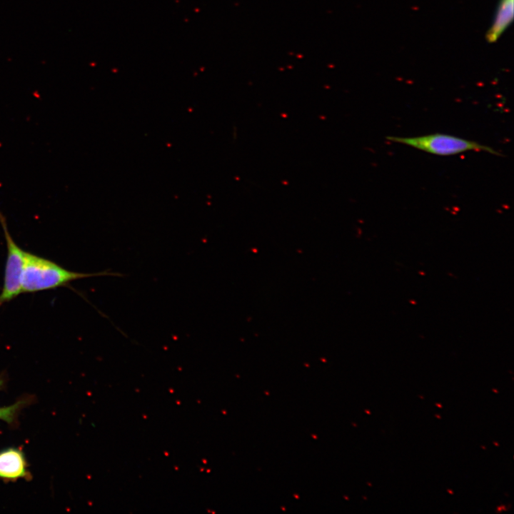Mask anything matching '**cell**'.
<instances>
[{"label":"cell","instance_id":"9c48e42d","mask_svg":"<svg viewBox=\"0 0 514 514\" xmlns=\"http://www.w3.org/2000/svg\"><path fill=\"white\" fill-rule=\"evenodd\" d=\"M435 416L436 418H440V416L439 415H437V414H436V415H435Z\"/></svg>","mask_w":514,"mask_h":514},{"label":"cell","instance_id":"8fae6325","mask_svg":"<svg viewBox=\"0 0 514 514\" xmlns=\"http://www.w3.org/2000/svg\"><path fill=\"white\" fill-rule=\"evenodd\" d=\"M493 391H494L495 393H498V391L495 389H493Z\"/></svg>","mask_w":514,"mask_h":514},{"label":"cell","instance_id":"ba28073f","mask_svg":"<svg viewBox=\"0 0 514 514\" xmlns=\"http://www.w3.org/2000/svg\"><path fill=\"white\" fill-rule=\"evenodd\" d=\"M447 490H448V492L449 493H450V494H453V491H452L451 490H450V489H448Z\"/></svg>","mask_w":514,"mask_h":514},{"label":"cell","instance_id":"5b68a950","mask_svg":"<svg viewBox=\"0 0 514 514\" xmlns=\"http://www.w3.org/2000/svg\"><path fill=\"white\" fill-rule=\"evenodd\" d=\"M514 0H500L490 28L486 33V40L493 43L511 24L513 19Z\"/></svg>","mask_w":514,"mask_h":514},{"label":"cell","instance_id":"8992f818","mask_svg":"<svg viewBox=\"0 0 514 514\" xmlns=\"http://www.w3.org/2000/svg\"><path fill=\"white\" fill-rule=\"evenodd\" d=\"M24 404V400H20L9 407L0 408V419L12 423L16 418L17 411Z\"/></svg>","mask_w":514,"mask_h":514},{"label":"cell","instance_id":"7a4b0ae2","mask_svg":"<svg viewBox=\"0 0 514 514\" xmlns=\"http://www.w3.org/2000/svg\"><path fill=\"white\" fill-rule=\"evenodd\" d=\"M386 139L438 156L455 155L468 151H485L495 156H503L488 146L448 134L433 133L413 137L388 136Z\"/></svg>","mask_w":514,"mask_h":514},{"label":"cell","instance_id":"30bf717a","mask_svg":"<svg viewBox=\"0 0 514 514\" xmlns=\"http://www.w3.org/2000/svg\"><path fill=\"white\" fill-rule=\"evenodd\" d=\"M493 443H494L496 446H498V445H499V444H498V443H496V442H493Z\"/></svg>","mask_w":514,"mask_h":514},{"label":"cell","instance_id":"52a82bcc","mask_svg":"<svg viewBox=\"0 0 514 514\" xmlns=\"http://www.w3.org/2000/svg\"><path fill=\"white\" fill-rule=\"evenodd\" d=\"M435 405L439 408H442V405L440 403H435Z\"/></svg>","mask_w":514,"mask_h":514},{"label":"cell","instance_id":"7c38bea8","mask_svg":"<svg viewBox=\"0 0 514 514\" xmlns=\"http://www.w3.org/2000/svg\"><path fill=\"white\" fill-rule=\"evenodd\" d=\"M481 447H482V448H483V449H486V448H485V447H484V446H483V445H482Z\"/></svg>","mask_w":514,"mask_h":514},{"label":"cell","instance_id":"6da1fadb","mask_svg":"<svg viewBox=\"0 0 514 514\" xmlns=\"http://www.w3.org/2000/svg\"><path fill=\"white\" fill-rule=\"evenodd\" d=\"M123 276L106 269L96 273L67 270L55 262L25 251L21 278L22 293H34L67 286L71 281L96 276Z\"/></svg>","mask_w":514,"mask_h":514},{"label":"cell","instance_id":"277c9868","mask_svg":"<svg viewBox=\"0 0 514 514\" xmlns=\"http://www.w3.org/2000/svg\"><path fill=\"white\" fill-rule=\"evenodd\" d=\"M28 476L26 463L21 450L9 448L0 451V478L16 480Z\"/></svg>","mask_w":514,"mask_h":514},{"label":"cell","instance_id":"3957f363","mask_svg":"<svg viewBox=\"0 0 514 514\" xmlns=\"http://www.w3.org/2000/svg\"><path fill=\"white\" fill-rule=\"evenodd\" d=\"M0 223L6 239L7 255L4 284L0 293V308L22 293L21 278L25 251L14 241L8 230L6 218L0 211Z\"/></svg>","mask_w":514,"mask_h":514}]
</instances>
